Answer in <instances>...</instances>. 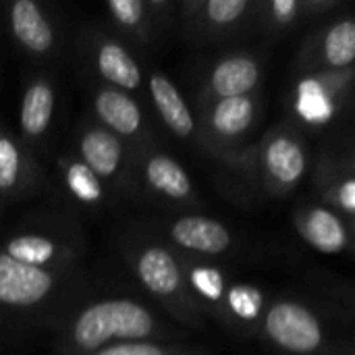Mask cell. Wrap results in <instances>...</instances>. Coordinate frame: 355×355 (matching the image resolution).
<instances>
[{
  "instance_id": "1",
  "label": "cell",
  "mask_w": 355,
  "mask_h": 355,
  "mask_svg": "<svg viewBox=\"0 0 355 355\" xmlns=\"http://www.w3.org/2000/svg\"><path fill=\"white\" fill-rule=\"evenodd\" d=\"M83 256L77 229L33 225L0 239V314L27 316L50 306Z\"/></svg>"
},
{
  "instance_id": "2",
  "label": "cell",
  "mask_w": 355,
  "mask_h": 355,
  "mask_svg": "<svg viewBox=\"0 0 355 355\" xmlns=\"http://www.w3.org/2000/svg\"><path fill=\"white\" fill-rule=\"evenodd\" d=\"M183 335L133 297H102L71 312L54 335L56 355H89L135 341H177Z\"/></svg>"
},
{
  "instance_id": "3",
  "label": "cell",
  "mask_w": 355,
  "mask_h": 355,
  "mask_svg": "<svg viewBox=\"0 0 355 355\" xmlns=\"http://www.w3.org/2000/svg\"><path fill=\"white\" fill-rule=\"evenodd\" d=\"M121 254L146 293L173 322L196 331L206 329V316L191 295L181 258L173 248L154 235H135L121 245Z\"/></svg>"
},
{
  "instance_id": "4",
  "label": "cell",
  "mask_w": 355,
  "mask_h": 355,
  "mask_svg": "<svg viewBox=\"0 0 355 355\" xmlns=\"http://www.w3.org/2000/svg\"><path fill=\"white\" fill-rule=\"evenodd\" d=\"M264 106L262 89L248 96L193 104L204 154L227 168L256 173V144L252 146L250 139L264 116Z\"/></svg>"
},
{
  "instance_id": "5",
  "label": "cell",
  "mask_w": 355,
  "mask_h": 355,
  "mask_svg": "<svg viewBox=\"0 0 355 355\" xmlns=\"http://www.w3.org/2000/svg\"><path fill=\"white\" fill-rule=\"evenodd\" d=\"M183 272L191 295L202 308L204 316L216 318L235 335L258 337L260 320L268 304L260 287L235 281L218 262L181 256Z\"/></svg>"
},
{
  "instance_id": "6",
  "label": "cell",
  "mask_w": 355,
  "mask_h": 355,
  "mask_svg": "<svg viewBox=\"0 0 355 355\" xmlns=\"http://www.w3.org/2000/svg\"><path fill=\"white\" fill-rule=\"evenodd\" d=\"M258 337L283 355H337L329 320L297 297L268 300Z\"/></svg>"
},
{
  "instance_id": "7",
  "label": "cell",
  "mask_w": 355,
  "mask_h": 355,
  "mask_svg": "<svg viewBox=\"0 0 355 355\" xmlns=\"http://www.w3.org/2000/svg\"><path fill=\"white\" fill-rule=\"evenodd\" d=\"M312 152L295 121H281L256 146V175L268 198L291 196L310 175Z\"/></svg>"
},
{
  "instance_id": "8",
  "label": "cell",
  "mask_w": 355,
  "mask_h": 355,
  "mask_svg": "<svg viewBox=\"0 0 355 355\" xmlns=\"http://www.w3.org/2000/svg\"><path fill=\"white\" fill-rule=\"evenodd\" d=\"M133 187L152 202L173 210L198 212L204 206L187 168L156 141L135 150Z\"/></svg>"
},
{
  "instance_id": "9",
  "label": "cell",
  "mask_w": 355,
  "mask_h": 355,
  "mask_svg": "<svg viewBox=\"0 0 355 355\" xmlns=\"http://www.w3.org/2000/svg\"><path fill=\"white\" fill-rule=\"evenodd\" d=\"M6 33L15 48L35 64H50L62 56L64 33L50 4L40 0H8L2 4Z\"/></svg>"
},
{
  "instance_id": "10",
  "label": "cell",
  "mask_w": 355,
  "mask_h": 355,
  "mask_svg": "<svg viewBox=\"0 0 355 355\" xmlns=\"http://www.w3.org/2000/svg\"><path fill=\"white\" fill-rule=\"evenodd\" d=\"M79 52L85 69L96 77V83L116 87L133 96L144 89L146 67L135 56L133 48H129L108 27H83Z\"/></svg>"
},
{
  "instance_id": "11",
  "label": "cell",
  "mask_w": 355,
  "mask_h": 355,
  "mask_svg": "<svg viewBox=\"0 0 355 355\" xmlns=\"http://www.w3.org/2000/svg\"><path fill=\"white\" fill-rule=\"evenodd\" d=\"M71 152L81 158L106 183L112 196L123 198L135 191L133 148L102 125H98L94 119L79 121L73 133Z\"/></svg>"
},
{
  "instance_id": "12",
  "label": "cell",
  "mask_w": 355,
  "mask_h": 355,
  "mask_svg": "<svg viewBox=\"0 0 355 355\" xmlns=\"http://www.w3.org/2000/svg\"><path fill=\"white\" fill-rule=\"evenodd\" d=\"M258 0H181L177 23L196 44H223L245 35L256 23Z\"/></svg>"
},
{
  "instance_id": "13",
  "label": "cell",
  "mask_w": 355,
  "mask_h": 355,
  "mask_svg": "<svg viewBox=\"0 0 355 355\" xmlns=\"http://www.w3.org/2000/svg\"><path fill=\"white\" fill-rule=\"evenodd\" d=\"M181 256L218 262L239 252V239L223 220L202 212H179L158 223L152 233Z\"/></svg>"
},
{
  "instance_id": "14",
  "label": "cell",
  "mask_w": 355,
  "mask_h": 355,
  "mask_svg": "<svg viewBox=\"0 0 355 355\" xmlns=\"http://www.w3.org/2000/svg\"><path fill=\"white\" fill-rule=\"evenodd\" d=\"M354 92V67L331 73L300 75L291 110L295 119L310 127H327L349 106Z\"/></svg>"
},
{
  "instance_id": "15",
  "label": "cell",
  "mask_w": 355,
  "mask_h": 355,
  "mask_svg": "<svg viewBox=\"0 0 355 355\" xmlns=\"http://www.w3.org/2000/svg\"><path fill=\"white\" fill-rule=\"evenodd\" d=\"M355 60V19L352 15H333L302 42L293 71L297 75L331 73L349 69Z\"/></svg>"
},
{
  "instance_id": "16",
  "label": "cell",
  "mask_w": 355,
  "mask_h": 355,
  "mask_svg": "<svg viewBox=\"0 0 355 355\" xmlns=\"http://www.w3.org/2000/svg\"><path fill=\"white\" fill-rule=\"evenodd\" d=\"M266 60L260 52L239 48L216 56L202 73L193 104L260 92Z\"/></svg>"
},
{
  "instance_id": "17",
  "label": "cell",
  "mask_w": 355,
  "mask_h": 355,
  "mask_svg": "<svg viewBox=\"0 0 355 355\" xmlns=\"http://www.w3.org/2000/svg\"><path fill=\"white\" fill-rule=\"evenodd\" d=\"M89 106L92 119L129 144L133 152L156 141L150 119L133 94L94 81L89 87Z\"/></svg>"
},
{
  "instance_id": "18",
  "label": "cell",
  "mask_w": 355,
  "mask_h": 355,
  "mask_svg": "<svg viewBox=\"0 0 355 355\" xmlns=\"http://www.w3.org/2000/svg\"><path fill=\"white\" fill-rule=\"evenodd\" d=\"M58 112V83L46 69H33L25 75L19 94V139L35 152L52 135Z\"/></svg>"
},
{
  "instance_id": "19",
  "label": "cell",
  "mask_w": 355,
  "mask_h": 355,
  "mask_svg": "<svg viewBox=\"0 0 355 355\" xmlns=\"http://www.w3.org/2000/svg\"><path fill=\"white\" fill-rule=\"evenodd\" d=\"M310 181L316 202L339 212L347 223L355 218V177L354 154L324 148L310 166Z\"/></svg>"
},
{
  "instance_id": "20",
  "label": "cell",
  "mask_w": 355,
  "mask_h": 355,
  "mask_svg": "<svg viewBox=\"0 0 355 355\" xmlns=\"http://www.w3.org/2000/svg\"><path fill=\"white\" fill-rule=\"evenodd\" d=\"M144 89L148 92L150 104L156 110L164 129L173 137L185 144H191L200 152H204V141H202V133H200L193 108L189 106L187 98L181 94L177 83L164 71L156 67H148Z\"/></svg>"
},
{
  "instance_id": "21",
  "label": "cell",
  "mask_w": 355,
  "mask_h": 355,
  "mask_svg": "<svg viewBox=\"0 0 355 355\" xmlns=\"http://www.w3.org/2000/svg\"><path fill=\"white\" fill-rule=\"evenodd\" d=\"M293 227L302 241L320 254L343 256L354 248V225L316 200L295 206Z\"/></svg>"
},
{
  "instance_id": "22",
  "label": "cell",
  "mask_w": 355,
  "mask_h": 355,
  "mask_svg": "<svg viewBox=\"0 0 355 355\" xmlns=\"http://www.w3.org/2000/svg\"><path fill=\"white\" fill-rule=\"evenodd\" d=\"M44 185L35 154L0 125V200H25Z\"/></svg>"
},
{
  "instance_id": "23",
  "label": "cell",
  "mask_w": 355,
  "mask_h": 355,
  "mask_svg": "<svg viewBox=\"0 0 355 355\" xmlns=\"http://www.w3.org/2000/svg\"><path fill=\"white\" fill-rule=\"evenodd\" d=\"M56 173L62 191L81 208L98 210L110 204L114 198L106 183L71 150L64 152L56 162Z\"/></svg>"
},
{
  "instance_id": "24",
  "label": "cell",
  "mask_w": 355,
  "mask_h": 355,
  "mask_svg": "<svg viewBox=\"0 0 355 355\" xmlns=\"http://www.w3.org/2000/svg\"><path fill=\"white\" fill-rule=\"evenodd\" d=\"M108 29L129 48H150L156 42L146 0H108L104 2Z\"/></svg>"
},
{
  "instance_id": "25",
  "label": "cell",
  "mask_w": 355,
  "mask_h": 355,
  "mask_svg": "<svg viewBox=\"0 0 355 355\" xmlns=\"http://www.w3.org/2000/svg\"><path fill=\"white\" fill-rule=\"evenodd\" d=\"M302 23H306L304 0H258L256 2V23L266 37L279 40L293 33Z\"/></svg>"
},
{
  "instance_id": "26",
  "label": "cell",
  "mask_w": 355,
  "mask_h": 355,
  "mask_svg": "<svg viewBox=\"0 0 355 355\" xmlns=\"http://www.w3.org/2000/svg\"><path fill=\"white\" fill-rule=\"evenodd\" d=\"M89 355H212L208 347L181 341H135L121 343Z\"/></svg>"
},
{
  "instance_id": "27",
  "label": "cell",
  "mask_w": 355,
  "mask_h": 355,
  "mask_svg": "<svg viewBox=\"0 0 355 355\" xmlns=\"http://www.w3.org/2000/svg\"><path fill=\"white\" fill-rule=\"evenodd\" d=\"M146 2H148V10H150L154 35L158 42L160 37L168 35L171 29L177 25V2H173V0H146Z\"/></svg>"
},
{
  "instance_id": "28",
  "label": "cell",
  "mask_w": 355,
  "mask_h": 355,
  "mask_svg": "<svg viewBox=\"0 0 355 355\" xmlns=\"http://www.w3.org/2000/svg\"><path fill=\"white\" fill-rule=\"evenodd\" d=\"M343 0H304L306 21H324L343 8Z\"/></svg>"
},
{
  "instance_id": "29",
  "label": "cell",
  "mask_w": 355,
  "mask_h": 355,
  "mask_svg": "<svg viewBox=\"0 0 355 355\" xmlns=\"http://www.w3.org/2000/svg\"><path fill=\"white\" fill-rule=\"evenodd\" d=\"M0 206H2V200H0Z\"/></svg>"
}]
</instances>
